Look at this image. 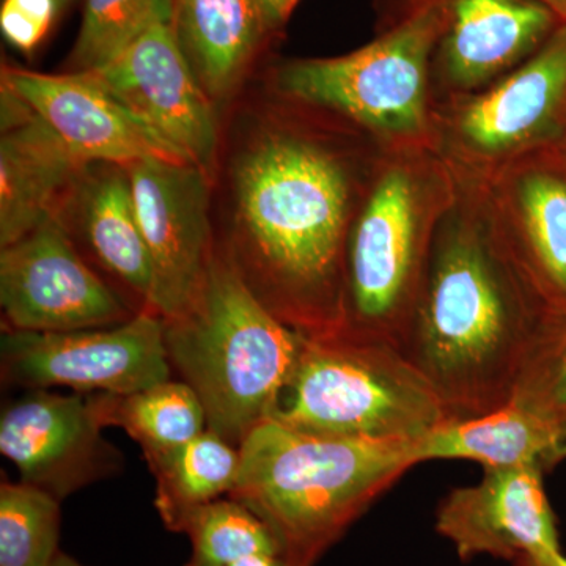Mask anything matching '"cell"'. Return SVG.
<instances>
[{"instance_id":"cell-33","label":"cell","mask_w":566,"mask_h":566,"mask_svg":"<svg viewBox=\"0 0 566 566\" xmlns=\"http://www.w3.org/2000/svg\"><path fill=\"white\" fill-rule=\"evenodd\" d=\"M71 2H73V0H59V3H61L62 11L65 10L66 7H69Z\"/></svg>"},{"instance_id":"cell-19","label":"cell","mask_w":566,"mask_h":566,"mask_svg":"<svg viewBox=\"0 0 566 566\" xmlns=\"http://www.w3.org/2000/svg\"><path fill=\"white\" fill-rule=\"evenodd\" d=\"M172 21L210 98L233 91L271 29L259 0H172Z\"/></svg>"},{"instance_id":"cell-3","label":"cell","mask_w":566,"mask_h":566,"mask_svg":"<svg viewBox=\"0 0 566 566\" xmlns=\"http://www.w3.org/2000/svg\"><path fill=\"white\" fill-rule=\"evenodd\" d=\"M417 447L305 433L268 419L240 446V475L229 497L268 527L282 566H315L419 464Z\"/></svg>"},{"instance_id":"cell-14","label":"cell","mask_w":566,"mask_h":566,"mask_svg":"<svg viewBox=\"0 0 566 566\" xmlns=\"http://www.w3.org/2000/svg\"><path fill=\"white\" fill-rule=\"evenodd\" d=\"M2 87L35 112L81 163L128 167L145 159H163L192 164L92 71L41 74L3 66Z\"/></svg>"},{"instance_id":"cell-29","label":"cell","mask_w":566,"mask_h":566,"mask_svg":"<svg viewBox=\"0 0 566 566\" xmlns=\"http://www.w3.org/2000/svg\"><path fill=\"white\" fill-rule=\"evenodd\" d=\"M297 2L300 0H259L270 28L281 25L289 20Z\"/></svg>"},{"instance_id":"cell-2","label":"cell","mask_w":566,"mask_h":566,"mask_svg":"<svg viewBox=\"0 0 566 566\" xmlns=\"http://www.w3.org/2000/svg\"><path fill=\"white\" fill-rule=\"evenodd\" d=\"M547 312L480 234L455 230L431 256L397 346L450 422L509 403Z\"/></svg>"},{"instance_id":"cell-25","label":"cell","mask_w":566,"mask_h":566,"mask_svg":"<svg viewBox=\"0 0 566 566\" xmlns=\"http://www.w3.org/2000/svg\"><path fill=\"white\" fill-rule=\"evenodd\" d=\"M180 532L189 536L192 546L185 566H232L252 554L279 556L268 527L233 499H218L192 510Z\"/></svg>"},{"instance_id":"cell-31","label":"cell","mask_w":566,"mask_h":566,"mask_svg":"<svg viewBox=\"0 0 566 566\" xmlns=\"http://www.w3.org/2000/svg\"><path fill=\"white\" fill-rule=\"evenodd\" d=\"M538 2L547 7L558 20L566 24V0H538Z\"/></svg>"},{"instance_id":"cell-7","label":"cell","mask_w":566,"mask_h":566,"mask_svg":"<svg viewBox=\"0 0 566 566\" xmlns=\"http://www.w3.org/2000/svg\"><path fill=\"white\" fill-rule=\"evenodd\" d=\"M2 378L25 390L65 386L77 392L125 395L172 375L166 322L145 308L128 322L71 333L6 331Z\"/></svg>"},{"instance_id":"cell-9","label":"cell","mask_w":566,"mask_h":566,"mask_svg":"<svg viewBox=\"0 0 566 566\" xmlns=\"http://www.w3.org/2000/svg\"><path fill=\"white\" fill-rule=\"evenodd\" d=\"M0 305L6 331L29 333L96 329L134 316L81 259L61 218L2 248Z\"/></svg>"},{"instance_id":"cell-15","label":"cell","mask_w":566,"mask_h":566,"mask_svg":"<svg viewBox=\"0 0 566 566\" xmlns=\"http://www.w3.org/2000/svg\"><path fill=\"white\" fill-rule=\"evenodd\" d=\"M0 245L59 218L85 166L35 112L2 87Z\"/></svg>"},{"instance_id":"cell-32","label":"cell","mask_w":566,"mask_h":566,"mask_svg":"<svg viewBox=\"0 0 566 566\" xmlns=\"http://www.w3.org/2000/svg\"><path fill=\"white\" fill-rule=\"evenodd\" d=\"M51 566H85L80 564V562L74 560L73 557L66 556V554L59 553V556L55 557V560L52 562Z\"/></svg>"},{"instance_id":"cell-34","label":"cell","mask_w":566,"mask_h":566,"mask_svg":"<svg viewBox=\"0 0 566 566\" xmlns=\"http://www.w3.org/2000/svg\"><path fill=\"white\" fill-rule=\"evenodd\" d=\"M560 139H562V142H564V150L566 151V122H565V126H564V133H562Z\"/></svg>"},{"instance_id":"cell-23","label":"cell","mask_w":566,"mask_h":566,"mask_svg":"<svg viewBox=\"0 0 566 566\" xmlns=\"http://www.w3.org/2000/svg\"><path fill=\"white\" fill-rule=\"evenodd\" d=\"M85 200V232L93 251L111 273L139 294L148 308L155 275L125 167L99 177Z\"/></svg>"},{"instance_id":"cell-22","label":"cell","mask_w":566,"mask_h":566,"mask_svg":"<svg viewBox=\"0 0 566 566\" xmlns=\"http://www.w3.org/2000/svg\"><path fill=\"white\" fill-rule=\"evenodd\" d=\"M103 427H120L142 447L145 460L177 449L207 430L202 401L185 381H167L137 392L93 394Z\"/></svg>"},{"instance_id":"cell-4","label":"cell","mask_w":566,"mask_h":566,"mask_svg":"<svg viewBox=\"0 0 566 566\" xmlns=\"http://www.w3.org/2000/svg\"><path fill=\"white\" fill-rule=\"evenodd\" d=\"M164 322L169 363L202 401L208 430L240 449L274 416L303 334L260 301L234 260L216 255L188 312Z\"/></svg>"},{"instance_id":"cell-13","label":"cell","mask_w":566,"mask_h":566,"mask_svg":"<svg viewBox=\"0 0 566 566\" xmlns=\"http://www.w3.org/2000/svg\"><path fill=\"white\" fill-rule=\"evenodd\" d=\"M103 428L91 397L29 390L3 409L0 452L17 465L20 482L63 501L120 471V452Z\"/></svg>"},{"instance_id":"cell-28","label":"cell","mask_w":566,"mask_h":566,"mask_svg":"<svg viewBox=\"0 0 566 566\" xmlns=\"http://www.w3.org/2000/svg\"><path fill=\"white\" fill-rule=\"evenodd\" d=\"M62 13L59 0H3L0 29L18 51H35Z\"/></svg>"},{"instance_id":"cell-30","label":"cell","mask_w":566,"mask_h":566,"mask_svg":"<svg viewBox=\"0 0 566 566\" xmlns=\"http://www.w3.org/2000/svg\"><path fill=\"white\" fill-rule=\"evenodd\" d=\"M232 566H282L281 562L273 556H266V554H252L238 560Z\"/></svg>"},{"instance_id":"cell-5","label":"cell","mask_w":566,"mask_h":566,"mask_svg":"<svg viewBox=\"0 0 566 566\" xmlns=\"http://www.w3.org/2000/svg\"><path fill=\"white\" fill-rule=\"evenodd\" d=\"M271 419L305 433L420 442L450 422L433 387L394 342L352 329L305 337Z\"/></svg>"},{"instance_id":"cell-1","label":"cell","mask_w":566,"mask_h":566,"mask_svg":"<svg viewBox=\"0 0 566 566\" xmlns=\"http://www.w3.org/2000/svg\"><path fill=\"white\" fill-rule=\"evenodd\" d=\"M233 185L245 263L237 266L253 293L305 337L344 329L349 188L340 164L308 142L268 134L240 156Z\"/></svg>"},{"instance_id":"cell-26","label":"cell","mask_w":566,"mask_h":566,"mask_svg":"<svg viewBox=\"0 0 566 566\" xmlns=\"http://www.w3.org/2000/svg\"><path fill=\"white\" fill-rule=\"evenodd\" d=\"M163 0H85L71 52L74 71H95L114 61L151 20Z\"/></svg>"},{"instance_id":"cell-12","label":"cell","mask_w":566,"mask_h":566,"mask_svg":"<svg viewBox=\"0 0 566 566\" xmlns=\"http://www.w3.org/2000/svg\"><path fill=\"white\" fill-rule=\"evenodd\" d=\"M543 476L528 469L483 468L480 482L442 499L436 532L452 543L461 560L490 556L513 566L564 565Z\"/></svg>"},{"instance_id":"cell-17","label":"cell","mask_w":566,"mask_h":566,"mask_svg":"<svg viewBox=\"0 0 566 566\" xmlns=\"http://www.w3.org/2000/svg\"><path fill=\"white\" fill-rule=\"evenodd\" d=\"M562 24L538 0H450L447 70L460 84H479L538 51Z\"/></svg>"},{"instance_id":"cell-27","label":"cell","mask_w":566,"mask_h":566,"mask_svg":"<svg viewBox=\"0 0 566 566\" xmlns=\"http://www.w3.org/2000/svg\"><path fill=\"white\" fill-rule=\"evenodd\" d=\"M512 400L545 415L566 417V312L546 314Z\"/></svg>"},{"instance_id":"cell-21","label":"cell","mask_w":566,"mask_h":566,"mask_svg":"<svg viewBox=\"0 0 566 566\" xmlns=\"http://www.w3.org/2000/svg\"><path fill=\"white\" fill-rule=\"evenodd\" d=\"M147 463L156 479V510L169 531L180 532L192 510L230 494L240 475L241 455L238 447L207 428Z\"/></svg>"},{"instance_id":"cell-6","label":"cell","mask_w":566,"mask_h":566,"mask_svg":"<svg viewBox=\"0 0 566 566\" xmlns=\"http://www.w3.org/2000/svg\"><path fill=\"white\" fill-rule=\"evenodd\" d=\"M444 25V7L428 3L359 51L292 63L282 88L379 132L415 133L424 123L428 61Z\"/></svg>"},{"instance_id":"cell-11","label":"cell","mask_w":566,"mask_h":566,"mask_svg":"<svg viewBox=\"0 0 566 566\" xmlns=\"http://www.w3.org/2000/svg\"><path fill=\"white\" fill-rule=\"evenodd\" d=\"M92 73L164 140L210 172L218 147L210 96L177 39L172 0H163L144 31Z\"/></svg>"},{"instance_id":"cell-18","label":"cell","mask_w":566,"mask_h":566,"mask_svg":"<svg viewBox=\"0 0 566 566\" xmlns=\"http://www.w3.org/2000/svg\"><path fill=\"white\" fill-rule=\"evenodd\" d=\"M419 463L469 460L546 475L566 461V417L510 400L485 416L447 422L417 447Z\"/></svg>"},{"instance_id":"cell-10","label":"cell","mask_w":566,"mask_h":566,"mask_svg":"<svg viewBox=\"0 0 566 566\" xmlns=\"http://www.w3.org/2000/svg\"><path fill=\"white\" fill-rule=\"evenodd\" d=\"M153 264L148 311L178 318L199 296L212 259L208 174L193 164L145 159L125 167Z\"/></svg>"},{"instance_id":"cell-35","label":"cell","mask_w":566,"mask_h":566,"mask_svg":"<svg viewBox=\"0 0 566 566\" xmlns=\"http://www.w3.org/2000/svg\"><path fill=\"white\" fill-rule=\"evenodd\" d=\"M562 566H566V557H565V560H564V565H562Z\"/></svg>"},{"instance_id":"cell-20","label":"cell","mask_w":566,"mask_h":566,"mask_svg":"<svg viewBox=\"0 0 566 566\" xmlns=\"http://www.w3.org/2000/svg\"><path fill=\"white\" fill-rule=\"evenodd\" d=\"M521 181L515 264L547 314L566 312V151L542 158Z\"/></svg>"},{"instance_id":"cell-8","label":"cell","mask_w":566,"mask_h":566,"mask_svg":"<svg viewBox=\"0 0 566 566\" xmlns=\"http://www.w3.org/2000/svg\"><path fill=\"white\" fill-rule=\"evenodd\" d=\"M422 281L415 186L401 170L376 185L345 256V327L397 345Z\"/></svg>"},{"instance_id":"cell-24","label":"cell","mask_w":566,"mask_h":566,"mask_svg":"<svg viewBox=\"0 0 566 566\" xmlns=\"http://www.w3.org/2000/svg\"><path fill=\"white\" fill-rule=\"evenodd\" d=\"M61 501L25 483L0 485V566H51L59 556Z\"/></svg>"},{"instance_id":"cell-16","label":"cell","mask_w":566,"mask_h":566,"mask_svg":"<svg viewBox=\"0 0 566 566\" xmlns=\"http://www.w3.org/2000/svg\"><path fill=\"white\" fill-rule=\"evenodd\" d=\"M566 122V24L493 91L469 104L460 128L480 150L560 136Z\"/></svg>"}]
</instances>
